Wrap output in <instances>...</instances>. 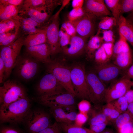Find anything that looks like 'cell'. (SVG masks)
Masks as SVG:
<instances>
[{"instance_id":"cell-5","label":"cell","mask_w":133,"mask_h":133,"mask_svg":"<svg viewBox=\"0 0 133 133\" xmlns=\"http://www.w3.org/2000/svg\"><path fill=\"white\" fill-rule=\"evenodd\" d=\"M89 101L94 104H102L105 102L107 88L105 83L99 78L95 71L86 73Z\"/></svg>"},{"instance_id":"cell-23","label":"cell","mask_w":133,"mask_h":133,"mask_svg":"<svg viewBox=\"0 0 133 133\" xmlns=\"http://www.w3.org/2000/svg\"><path fill=\"white\" fill-rule=\"evenodd\" d=\"M19 12L18 6L0 4V21L14 18L18 15Z\"/></svg>"},{"instance_id":"cell-46","label":"cell","mask_w":133,"mask_h":133,"mask_svg":"<svg viewBox=\"0 0 133 133\" xmlns=\"http://www.w3.org/2000/svg\"><path fill=\"white\" fill-rule=\"evenodd\" d=\"M110 124L109 122H105L90 126V129L92 133H101L105 129L107 126Z\"/></svg>"},{"instance_id":"cell-52","label":"cell","mask_w":133,"mask_h":133,"mask_svg":"<svg viewBox=\"0 0 133 133\" xmlns=\"http://www.w3.org/2000/svg\"><path fill=\"white\" fill-rule=\"evenodd\" d=\"M5 67L4 62L0 58V83H3L4 76Z\"/></svg>"},{"instance_id":"cell-54","label":"cell","mask_w":133,"mask_h":133,"mask_svg":"<svg viewBox=\"0 0 133 133\" xmlns=\"http://www.w3.org/2000/svg\"><path fill=\"white\" fill-rule=\"evenodd\" d=\"M84 0H73L72 6L73 8H83Z\"/></svg>"},{"instance_id":"cell-3","label":"cell","mask_w":133,"mask_h":133,"mask_svg":"<svg viewBox=\"0 0 133 133\" xmlns=\"http://www.w3.org/2000/svg\"><path fill=\"white\" fill-rule=\"evenodd\" d=\"M47 64V73L53 75L67 92L76 96L71 80V67L57 60Z\"/></svg>"},{"instance_id":"cell-4","label":"cell","mask_w":133,"mask_h":133,"mask_svg":"<svg viewBox=\"0 0 133 133\" xmlns=\"http://www.w3.org/2000/svg\"><path fill=\"white\" fill-rule=\"evenodd\" d=\"M3 83L0 87V108L27 96L24 88L18 82L9 80Z\"/></svg>"},{"instance_id":"cell-43","label":"cell","mask_w":133,"mask_h":133,"mask_svg":"<svg viewBox=\"0 0 133 133\" xmlns=\"http://www.w3.org/2000/svg\"><path fill=\"white\" fill-rule=\"evenodd\" d=\"M58 123L56 121L50 126L37 133H62Z\"/></svg>"},{"instance_id":"cell-45","label":"cell","mask_w":133,"mask_h":133,"mask_svg":"<svg viewBox=\"0 0 133 133\" xmlns=\"http://www.w3.org/2000/svg\"><path fill=\"white\" fill-rule=\"evenodd\" d=\"M88 114L79 112L77 114L74 124L77 126L83 127V126L88 120Z\"/></svg>"},{"instance_id":"cell-47","label":"cell","mask_w":133,"mask_h":133,"mask_svg":"<svg viewBox=\"0 0 133 133\" xmlns=\"http://www.w3.org/2000/svg\"><path fill=\"white\" fill-rule=\"evenodd\" d=\"M133 122H129L125 124L117 131L118 133H132Z\"/></svg>"},{"instance_id":"cell-41","label":"cell","mask_w":133,"mask_h":133,"mask_svg":"<svg viewBox=\"0 0 133 133\" xmlns=\"http://www.w3.org/2000/svg\"><path fill=\"white\" fill-rule=\"evenodd\" d=\"M79 112L87 114L91 108V105L89 100L83 99L77 104Z\"/></svg>"},{"instance_id":"cell-16","label":"cell","mask_w":133,"mask_h":133,"mask_svg":"<svg viewBox=\"0 0 133 133\" xmlns=\"http://www.w3.org/2000/svg\"><path fill=\"white\" fill-rule=\"evenodd\" d=\"M26 51L27 54L39 62L47 64L52 61L51 49L47 43L26 47Z\"/></svg>"},{"instance_id":"cell-9","label":"cell","mask_w":133,"mask_h":133,"mask_svg":"<svg viewBox=\"0 0 133 133\" xmlns=\"http://www.w3.org/2000/svg\"><path fill=\"white\" fill-rule=\"evenodd\" d=\"M65 6L64 4H62L60 9L52 16L46 27L47 43L50 47L52 56L62 51L59 38V15L61 11Z\"/></svg>"},{"instance_id":"cell-48","label":"cell","mask_w":133,"mask_h":133,"mask_svg":"<svg viewBox=\"0 0 133 133\" xmlns=\"http://www.w3.org/2000/svg\"><path fill=\"white\" fill-rule=\"evenodd\" d=\"M114 43H104L102 45L109 59L111 58L113 54Z\"/></svg>"},{"instance_id":"cell-50","label":"cell","mask_w":133,"mask_h":133,"mask_svg":"<svg viewBox=\"0 0 133 133\" xmlns=\"http://www.w3.org/2000/svg\"><path fill=\"white\" fill-rule=\"evenodd\" d=\"M77 114L73 110L70 111L68 113H67L66 118L67 123L72 124L74 122L77 117Z\"/></svg>"},{"instance_id":"cell-31","label":"cell","mask_w":133,"mask_h":133,"mask_svg":"<svg viewBox=\"0 0 133 133\" xmlns=\"http://www.w3.org/2000/svg\"><path fill=\"white\" fill-rule=\"evenodd\" d=\"M105 3L111 11L113 17L118 23L120 16L121 15L120 11L121 0H104Z\"/></svg>"},{"instance_id":"cell-57","label":"cell","mask_w":133,"mask_h":133,"mask_svg":"<svg viewBox=\"0 0 133 133\" xmlns=\"http://www.w3.org/2000/svg\"><path fill=\"white\" fill-rule=\"evenodd\" d=\"M101 133H116L114 131L111 129L106 128Z\"/></svg>"},{"instance_id":"cell-25","label":"cell","mask_w":133,"mask_h":133,"mask_svg":"<svg viewBox=\"0 0 133 133\" xmlns=\"http://www.w3.org/2000/svg\"><path fill=\"white\" fill-rule=\"evenodd\" d=\"M18 15L15 18L0 22V33L12 31L19 28Z\"/></svg>"},{"instance_id":"cell-30","label":"cell","mask_w":133,"mask_h":133,"mask_svg":"<svg viewBox=\"0 0 133 133\" xmlns=\"http://www.w3.org/2000/svg\"><path fill=\"white\" fill-rule=\"evenodd\" d=\"M119 34V39L114 46L113 55L115 57L120 53L131 51L127 40L121 35L120 34Z\"/></svg>"},{"instance_id":"cell-8","label":"cell","mask_w":133,"mask_h":133,"mask_svg":"<svg viewBox=\"0 0 133 133\" xmlns=\"http://www.w3.org/2000/svg\"><path fill=\"white\" fill-rule=\"evenodd\" d=\"M71 80L76 96L89 101L84 66L81 64L76 63L71 67Z\"/></svg>"},{"instance_id":"cell-44","label":"cell","mask_w":133,"mask_h":133,"mask_svg":"<svg viewBox=\"0 0 133 133\" xmlns=\"http://www.w3.org/2000/svg\"><path fill=\"white\" fill-rule=\"evenodd\" d=\"M102 37L104 43H114L115 42L114 35L112 30L102 31Z\"/></svg>"},{"instance_id":"cell-60","label":"cell","mask_w":133,"mask_h":133,"mask_svg":"<svg viewBox=\"0 0 133 133\" xmlns=\"http://www.w3.org/2000/svg\"></svg>"},{"instance_id":"cell-33","label":"cell","mask_w":133,"mask_h":133,"mask_svg":"<svg viewBox=\"0 0 133 133\" xmlns=\"http://www.w3.org/2000/svg\"><path fill=\"white\" fill-rule=\"evenodd\" d=\"M129 122H133V117L127 110L121 114L112 124L117 130L123 125Z\"/></svg>"},{"instance_id":"cell-10","label":"cell","mask_w":133,"mask_h":133,"mask_svg":"<svg viewBox=\"0 0 133 133\" xmlns=\"http://www.w3.org/2000/svg\"><path fill=\"white\" fill-rule=\"evenodd\" d=\"M24 122L30 133H37L52 124L49 114L38 109L30 111Z\"/></svg>"},{"instance_id":"cell-40","label":"cell","mask_w":133,"mask_h":133,"mask_svg":"<svg viewBox=\"0 0 133 133\" xmlns=\"http://www.w3.org/2000/svg\"><path fill=\"white\" fill-rule=\"evenodd\" d=\"M133 11V0H121L120 11L121 15Z\"/></svg>"},{"instance_id":"cell-56","label":"cell","mask_w":133,"mask_h":133,"mask_svg":"<svg viewBox=\"0 0 133 133\" xmlns=\"http://www.w3.org/2000/svg\"><path fill=\"white\" fill-rule=\"evenodd\" d=\"M127 110L133 117V102L129 104Z\"/></svg>"},{"instance_id":"cell-29","label":"cell","mask_w":133,"mask_h":133,"mask_svg":"<svg viewBox=\"0 0 133 133\" xmlns=\"http://www.w3.org/2000/svg\"><path fill=\"white\" fill-rule=\"evenodd\" d=\"M117 24L116 20L113 17L106 16L100 18L99 23V30L97 33L99 34L100 30H112Z\"/></svg>"},{"instance_id":"cell-49","label":"cell","mask_w":133,"mask_h":133,"mask_svg":"<svg viewBox=\"0 0 133 133\" xmlns=\"http://www.w3.org/2000/svg\"><path fill=\"white\" fill-rule=\"evenodd\" d=\"M24 0H0V4H8L19 6L22 3Z\"/></svg>"},{"instance_id":"cell-17","label":"cell","mask_w":133,"mask_h":133,"mask_svg":"<svg viewBox=\"0 0 133 133\" xmlns=\"http://www.w3.org/2000/svg\"><path fill=\"white\" fill-rule=\"evenodd\" d=\"M86 39L76 34L71 37L68 46L62 48V51L70 56L80 55L85 51Z\"/></svg>"},{"instance_id":"cell-18","label":"cell","mask_w":133,"mask_h":133,"mask_svg":"<svg viewBox=\"0 0 133 133\" xmlns=\"http://www.w3.org/2000/svg\"><path fill=\"white\" fill-rule=\"evenodd\" d=\"M127 19L122 15L118 21L119 34L121 35L133 47V18Z\"/></svg>"},{"instance_id":"cell-22","label":"cell","mask_w":133,"mask_h":133,"mask_svg":"<svg viewBox=\"0 0 133 133\" xmlns=\"http://www.w3.org/2000/svg\"><path fill=\"white\" fill-rule=\"evenodd\" d=\"M47 43L46 27L40 32L26 36L23 45L26 47L34 46Z\"/></svg>"},{"instance_id":"cell-34","label":"cell","mask_w":133,"mask_h":133,"mask_svg":"<svg viewBox=\"0 0 133 133\" xmlns=\"http://www.w3.org/2000/svg\"><path fill=\"white\" fill-rule=\"evenodd\" d=\"M49 111L56 122L67 123V113L63 109L59 107H50Z\"/></svg>"},{"instance_id":"cell-37","label":"cell","mask_w":133,"mask_h":133,"mask_svg":"<svg viewBox=\"0 0 133 133\" xmlns=\"http://www.w3.org/2000/svg\"><path fill=\"white\" fill-rule=\"evenodd\" d=\"M21 36H22L19 29L8 36L3 42L0 43V46L8 45L14 42Z\"/></svg>"},{"instance_id":"cell-42","label":"cell","mask_w":133,"mask_h":133,"mask_svg":"<svg viewBox=\"0 0 133 133\" xmlns=\"http://www.w3.org/2000/svg\"><path fill=\"white\" fill-rule=\"evenodd\" d=\"M61 30L66 33L71 37L76 34L74 26L68 20L63 24Z\"/></svg>"},{"instance_id":"cell-35","label":"cell","mask_w":133,"mask_h":133,"mask_svg":"<svg viewBox=\"0 0 133 133\" xmlns=\"http://www.w3.org/2000/svg\"><path fill=\"white\" fill-rule=\"evenodd\" d=\"M94 58L95 61L97 65L108 63L110 60L102 45L96 52Z\"/></svg>"},{"instance_id":"cell-7","label":"cell","mask_w":133,"mask_h":133,"mask_svg":"<svg viewBox=\"0 0 133 133\" xmlns=\"http://www.w3.org/2000/svg\"><path fill=\"white\" fill-rule=\"evenodd\" d=\"M39 62L27 54L19 55L14 68V72L20 79L26 81L30 80L37 74Z\"/></svg>"},{"instance_id":"cell-6","label":"cell","mask_w":133,"mask_h":133,"mask_svg":"<svg viewBox=\"0 0 133 133\" xmlns=\"http://www.w3.org/2000/svg\"><path fill=\"white\" fill-rule=\"evenodd\" d=\"M74 97L67 92L39 96L37 102L50 107H57L70 111L74 110L75 105Z\"/></svg>"},{"instance_id":"cell-21","label":"cell","mask_w":133,"mask_h":133,"mask_svg":"<svg viewBox=\"0 0 133 133\" xmlns=\"http://www.w3.org/2000/svg\"><path fill=\"white\" fill-rule=\"evenodd\" d=\"M103 43L102 37L99 35L97 34L91 36L86 43L85 49L87 58L90 60L94 58L96 52Z\"/></svg>"},{"instance_id":"cell-12","label":"cell","mask_w":133,"mask_h":133,"mask_svg":"<svg viewBox=\"0 0 133 133\" xmlns=\"http://www.w3.org/2000/svg\"><path fill=\"white\" fill-rule=\"evenodd\" d=\"M36 89L39 96L67 92L54 76L48 73L40 80Z\"/></svg>"},{"instance_id":"cell-1","label":"cell","mask_w":133,"mask_h":133,"mask_svg":"<svg viewBox=\"0 0 133 133\" xmlns=\"http://www.w3.org/2000/svg\"><path fill=\"white\" fill-rule=\"evenodd\" d=\"M31 106L30 100L27 96L0 107L1 123L17 124L24 122L31 111Z\"/></svg>"},{"instance_id":"cell-26","label":"cell","mask_w":133,"mask_h":133,"mask_svg":"<svg viewBox=\"0 0 133 133\" xmlns=\"http://www.w3.org/2000/svg\"><path fill=\"white\" fill-rule=\"evenodd\" d=\"M132 86V81L130 79L125 77L111 86L123 96L130 89Z\"/></svg>"},{"instance_id":"cell-13","label":"cell","mask_w":133,"mask_h":133,"mask_svg":"<svg viewBox=\"0 0 133 133\" xmlns=\"http://www.w3.org/2000/svg\"><path fill=\"white\" fill-rule=\"evenodd\" d=\"M96 20L85 13L83 16L78 19L69 21L74 26L76 34L86 39L93 35L95 28Z\"/></svg>"},{"instance_id":"cell-36","label":"cell","mask_w":133,"mask_h":133,"mask_svg":"<svg viewBox=\"0 0 133 133\" xmlns=\"http://www.w3.org/2000/svg\"><path fill=\"white\" fill-rule=\"evenodd\" d=\"M111 102L120 114L127 110L129 103L124 96Z\"/></svg>"},{"instance_id":"cell-2","label":"cell","mask_w":133,"mask_h":133,"mask_svg":"<svg viewBox=\"0 0 133 133\" xmlns=\"http://www.w3.org/2000/svg\"><path fill=\"white\" fill-rule=\"evenodd\" d=\"M26 36L20 37L8 45L0 46V58L3 60L5 67L3 82L9 77L14 68Z\"/></svg>"},{"instance_id":"cell-15","label":"cell","mask_w":133,"mask_h":133,"mask_svg":"<svg viewBox=\"0 0 133 133\" xmlns=\"http://www.w3.org/2000/svg\"><path fill=\"white\" fill-rule=\"evenodd\" d=\"M95 72L99 79L104 83L110 82L120 74L121 69L114 64L107 63L97 65Z\"/></svg>"},{"instance_id":"cell-53","label":"cell","mask_w":133,"mask_h":133,"mask_svg":"<svg viewBox=\"0 0 133 133\" xmlns=\"http://www.w3.org/2000/svg\"><path fill=\"white\" fill-rule=\"evenodd\" d=\"M128 103L133 102V90L130 89L124 95Z\"/></svg>"},{"instance_id":"cell-19","label":"cell","mask_w":133,"mask_h":133,"mask_svg":"<svg viewBox=\"0 0 133 133\" xmlns=\"http://www.w3.org/2000/svg\"><path fill=\"white\" fill-rule=\"evenodd\" d=\"M102 105L94 104L93 107L91 108L88 113V124L90 126L106 122H109L102 111Z\"/></svg>"},{"instance_id":"cell-58","label":"cell","mask_w":133,"mask_h":133,"mask_svg":"<svg viewBox=\"0 0 133 133\" xmlns=\"http://www.w3.org/2000/svg\"><path fill=\"white\" fill-rule=\"evenodd\" d=\"M132 86L133 87V80L132 81Z\"/></svg>"},{"instance_id":"cell-28","label":"cell","mask_w":133,"mask_h":133,"mask_svg":"<svg viewBox=\"0 0 133 133\" xmlns=\"http://www.w3.org/2000/svg\"><path fill=\"white\" fill-rule=\"evenodd\" d=\"M102 111L110 123H112L121 114L111 102L106 103L102 106Z\"/></svg>"},{"instance_id":"cell-20","label":"cell","mask_w":133,"mask_h":133,"mask_svg":"<svg viewBox=\"0 0 133 133\" xmlns=\"http://www.w3.org/2000/svg\"><path fill=\"white\" fill-rule=\"evenodd\" d=\"M62 2V0H24L22 4L18 7L20 12L29 9L54 5H60Z\"/></svg>"},{"instance_id":"cell-27","label":"cell","mask_w":133,"mask_h":133,"mask_svg":"<svg viewBox=\"0 0 133 133\" xmlns=\"http://www.w3.org/2000/svg\"><path fill=\"white\" fill-rule=\"evenodd\" d=\"M58 123L62 131L65 133H92L90 129L77 126L74 123Z\"/></svg>"},{"instance_id":"cell-59","label":"cell","mask_w":133,"mask_h":133,"mask_svg":"<svg viewBox=\"0 0 133 133\" xmlns=\"http://www.w3.org/2000/svg\"><path fill=\"white\" fill-rule=\"evenodd\" d=\"M132 133H133V129H132Z\"/></svg>"},{"instance_id":"cell-39","label":"cell","mask_w":133,"mask_h":133,"mask_svg":"<svg viewBox=\"0 0 133 133\" xmlns=\"http://www.w3.org/2000/svg\"><path fill=\"white\" fill-rule=\"evenodd\" d=\"M59 35L60 44L62 49L69 45L71 37L61 30L59 31Z\"/></svg>"},{"instance_id":"cell-51","label":"cell","mask_w":133,"mask_h":133,"mask_svg":"<svg viewBox=\"0 0 133 133\" xmlns=\"http://www.w3.org/2000/svg\"><path fill=\"white\" fill-rule=\"evenodd\" d=\"M0 133H21L18 130L13 128L3 127L1 128Z\"/></svg>"},{"instance_id":"cell-32","label":"cell","mask_w":133,"mask_h":133,"mask_svg":"<svg viewBox=\"0 0 133 133\" xmlns=\"http://www.w3.org/2000/svg\"><path fill=\"white\" fill-rule=\"evenodd\" d=\"M19 29L22 36L36 33L44 29H40L33 23H24L20 22L19 20Z\"/></svg>"},{"instance_id":"cell-11","label":"cell","mask_w":133,"mask_h":133,"mask_svg":"<svg viewBox=\"0 0 133 133\" xmlns=\"http://www.w3.org/2000/svg\"><path fill=\"white\" fill-rule=\"evenodd\" d=\"M59 5H54L42 7L29 9L19 12V15L29 17L46 27L55 9Z\"/></svg>"},{"instance_id":"cell-38","label":"cell","mask_w":133,"mask_h":133,"mask_svg":"<svg viewBox=\"0 0 133 133\" xmlns=\"http://www.w3.org/2000/svg\"><path fill=\"white\" fill-rule=\"evenodd\" d=\"M85 14L83 8H73L69 13L68 20L73 21L78 19Z\"/></svg>"},{"instance_id":"cell-14","label":"cell","mask_w":133,"mask_h":133,"mask_svg":"<svg viewBox=\"0 0 133 133\" xmlns=\"http://www.w3.org/2000/svg\"><path fill=\"white\" fill-rule=\"evenodd\" d=\"M83 8L86 14L95 19L111 14L103 0H84Z\"/></svg>"},{"instance_id":"cell-24","label":"cell","mask_w":133,"mask_h":133,"mask_svg":"<svg viewBox=\"0 0 133 133\" xmlns=\"http://www.w3.org/2000/svg\"><path fill=\"white\" fill-rule=\"evenodd\" d=\"M115 57L114 64L121 69L127 68L132 63L133 58L131 51L120 53Z\"/></svg>"},{"instance_id":"cell-55","label":"cell","mask_w":133,"mask_h":133,"mask_svg":"<svg viewBox=\"0 0 133 133\" xmlns=\"http://www.w3.org/2000/svg\"><path fill=\"white\" fill-rule=\"evenodd\" d=\"M126 75L125 77L130 79H133V64L128 69Z\"/></svg>"}]
</instances>
